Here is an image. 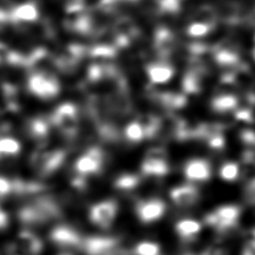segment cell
<instances>
[{"instance_id":"21","label":"cell","mask_w":255,"mask_h":255,"mask_svg":"<svg viewBox=\"0 0 255 255\" xmlns=\"http://www.w3.org/2000/svg\"><path fill=\"white\" fill-rule=\"evenodd\" d=\"M236 101L231 97L219 98L213 103V108L217 112H227L235 107Z\"/></svg>"},{"instance_id":"17","label":"cell","mask_w":255,"mask_h":255,"mask_svg":"<svg viewBox=\"0 0 255 255\" xmlns=\"http://www.w3.org/2000/svg\"><path fill=\"white\" fill-rule=\"evenodd\" d=\"M139 177L131 173H124L118 176L115 180V186L120 190H130L137 186Z\"/></svg>"},{"instance_id":"10","label":"cell","mask_w":255,"mask_h":255,"mask_svg":"<svg viewBox=\"0 0 255 255\" xmlns=\"http://www.w3.org/2000/svg\"><path fill=\"white\" fill-rule=\"evenodd\" d=\"M184 174L191 181L203 182L210 178V163L202 158H194L188 160L184 166Z\"/></svg>"},{"instance_id":"20","label":"cell","mask_w":255,"mask_h":255,"mask_svg":"<svg viewBox=\"0 0 255 255\" xmlns=\"http://www.w3.org/2000/svg\"><path fill=\"white\" fill-rule=\"evenodd\" d=\"M134 255H158L159 246L154 242L143 241L138 243L133 249Z\"/></svg>"},{"instance_id":"22","label":"cell","mask_w":255,"mask_h":255,"mask_svg":"<svg viewBox=\"0 0 255 255\" xmlns=\"http://www.w3.org/2000/svg\"><path fill=\"white\" fill-rule=\"evenodd\" d=\"M205 141H206L207 145L212 150H215V151H220L225 146V138H224L222 133H218V134L212 135L208 139H206Z\"/></svg>"},{"instance_id":"19","label":"cell","mask_w":255,"mask_h":255,"mask_svg":"<svg viewBox=\"0 0 255 255\" xmlns=\"http://www.w3.org/2000/svg\"><path fill=\"white\" fill-rule=\"evenodd\" d=\"M240 168L236 162L229 161L222 164L219 170V175L223 180L233 181L239 177Z\"/></svg>"},{"instance_id":"2","label":"cell","mask_w":255,"mask_h":255,"mask_svg":"<svg viewBox=\"0 0 255 255\" xmlns=\"http://www.w3.org/2000/svg\"><path fill=\"white\" fill-rule=\"evenodd\" d=\"M65 151L61 149L37 150L31 156V165L41 176H48L55 172L64 162Z\"/></svg>"},{"instance_id":"24","label":"cell","mask_w":255,"mask_h":255,"mask_svg":"<svg viewBox=\"0 0 255 255\" xmlns=\"http://www.w3.org/2000/svg\"><path fill=\"white\" fill-rule=\"evenodd\" d=\"M12 192H13L12 180L6 177L0 176V201Z\"/></svg>"},{"instance_id":"11","label":"cell","mask_w":255,"mask_h":255,"mask_svg":"<svg viewBox=\"0 0 255 255\" xmlns=\"http://www.w3.org/2000/svg\"><path fill=\"white\" fill-rule=\"evenodd\" d=\"M40 238L30 230H22L17 236V247L28 255H37L42 250Z\"/></svg>"},{"instance_id":"12","label":"cell","mask_w":255,"mask_h":255,"mask_svg":"<svg viewBox=\"0 0 255 255\" xmlns=\"http://www.w3.org/2000/svg\"><path fill=\"white\" fill-rule=\"evenodd\" d=\"M166 160L144 157L141 163V171L147 176H163L168 172Z\"/></svg>"},{"instance_id":"14","label":"cell","mask_w":255,"mask_h":255,"mask_svg":"<svg viewBox=\"0 0 255 255\" xmlns=\"http://www.w3.org/2000/svg\"><path fill=\"white\" fill-rule=\"evenodd\" d=\"M18 217L20 221L27 226H39L45 223L43 218L37 212V210L32 206V204H27L19 210Z\"/></svg>"},{"instance_id":"28","label":"cell","mask_w":255,"mask_h":255,"mask_svg":"<svg viewBox=\"0 0 255 255\" xmlns=\"http://www.w3.org/2000/svg\"><path fill=\"white\" fill-rule=\"evenodd\" d=\"M9 222V218L7 213L0 208V229H4L7 227Z\"/></svg>"},{"instance_id":"3","label":"cell","mask_w":255,"mask_h":255,"mask_svg":"<svg viewBox=\"0 0 255 255\" xmlns=\"http://www.w3.org/2000/svg\"><path fill=\"white\" fill-rule=\"evenodd\" d=\"M81 247L87 255H129L120 246L119 241L112 237H89L83 239Z\"/></svg>"},{"instance_id":"16","label":"cell","mask_w":255,"mask_h":255,"mask_svg":"<svg viewBox=\"0 0 255 255\" xmlns=\"http://www.w3.org/2000/svg\"><path fill=\"white\" fill-rule=\"evenodd\" d=\"M21 149L20 142L11 136L0 138V159L3 157L13 156L18 154Z\"/></svg>"},{"instance_id":"29","label":"cell","mask_w":255,"mask_h":255,"mask_svg":"<svg viewBox=\"0 0 255 255\" xmlns=\"http://www.w3.org/2000/svg\"><path fill=\"white\" fill-rule=\"evenodd\" d=\"M246 245L252 247L253 249H255V228L252 229L248 235H247V242Z\"/></svg>"},{"instance_id":"23","label":"cell","mask_w":255,"mask_h":255,"mask_svg":"<svg viewBox=\"0 0 255 255\" xmlns=\"http://www.w3.org/2000/svg\"><path fill=\"white\" fill-rule=\"evenodd\" d=\"M239 138L244 145L248 148L255 149V131L252 129H243L240 134Z\"/></svg>"},{"instance_id":"7","label":"cell","mask_w":255,"mask_h":255,"mask_svg":"<svg viewBox=\"0 0 255 255\" xmlns=\"http://www.w3.org/2000/svg\"><path fill=\"white\" fill-rule=\"evenodd\" d=\"M165 211V204L157 198L139 201L136 205V214L144 223H150L159 219Z\"/></svg>"},{"instance_id":"15","label":"cell","mask_w":255,"mask_h":255,"mask_svg":"<svg viewBox=\"0 0 255 255\" xmlns=\"http://www.w3.org/2000/svg\"><path fill=\"white\" fill-rule=\"evenodd\" d=\"M28 134L38 142H43L49 134V126L43 120H34L28 125Z\"/></svg>"},{"instance_id":"13","label":"cell","mask_w":255,"mask_h":255,"mask_svg":"<svg viewBox=\"0 0 255 255\" xmlns=\"http://www.w3.org/2000/svg\"><path fill=\"white\" fill-rule=\"evenodd\" d=\"M201 224L193 219H182L175 225L177 234L184 240H190L200 231Z\"/></svg>"},{"instance_id":"31","label":"cell","mask_w":255,"mask_h":255,"mask_svg":"<svg viewBox=\"0 0 255 255\" xmlns=\"http://www.w3.org/2000/svg\"><path fill=\"white\" fill-rule=\"evenodd\" d=\"M62 255H68V254H62Z\"/></svg>"},{"instance_id":"30","label":"cell","mask_w":255,"mask_h":255,"mask_svg":"<svg viewBox=\"0 0 255 255\" xmlns=\"http://www.w3.org/2000/svg\"><path fill=\"white\" fill-rule=\"evenodd\" d=\"M241 255H255V249H253L248 245H245L244 248L242 249Z\"/></svg>"},{"instance_id":"9","label":"cell","mask_w":255,"mask_h":255,"mask_svg":"<svg viewBox=\"0 0 255 255\" xmlns=\"http://www.w3.org/2000/svg\"><path fill=\"white\" fill-rule=\"evenodd\" d=\"M170 198L176 206L188 208L198 202L199 191L193 185L184 184L173 188L170 191Z\"/></svg>"},{"instance_id":"27","label":"cell","mask_w":255,"mask_h":255,"mask_svg":"<svg viewBox=\"0 0 255 255\" xmlns=\"http://www.w3.org/2000/svg\"><path fill=\"white\" fill-rule=\"evenodd\" d=\"M244 200L248 205L255 206V190L251 191H245Z\"/></svg>"},{"instance_id":"25","label":"cell","mask_w":255,"mask_h":255,"mask_svg":"<svg viewBox=\"0 0 255 255\" xmlns=\"http://www.w3.org/2000/svg\"><path fill=\"white\" fill-rule=\"evenodd\" d=\"M145 157L166 160V151L162 147H152L147 150Z\"/></svg>"},{"instance_id":"1","label":"cell","mask_w":255,"mask_h":255,"mask_svg":"<svg viewBox=\"0 0 255 255\" xmlns=\"http://www.w3.org/2000/svg\"><path fill=\"white\" fill-rule=\"evenodd\" d=\"M240 213L238 205H223L206 214L204 223L213 227L220 237H227L236 230Z\"/></svg>"},{"instance_id":"26","label":"cell","mask_w":255,"mask_h":255,"mask_svg":"<svg viewBox=\"0 0 255 255\" xmlns=\"http://www.w3.org/2000/svg\"><path fill=\"white\" fill-rule=\"evenodd\" d=\"M201 255H229V252L226 248L221 246H213L209 249H207L204 253Z\"/></svg>"},{"instance_id":"4","label":"cell","mask_w":255,"mask_h":255,"mask_svg":"<svg viewBox=\"0 0 255 255\" xmlns=\"http://www.w3.org/2000/svg\"><path fill=\"white\" fill-rule=\"evenodd\" d=\"M104 163V152L99 147H90L75 162L77 174L87 177L101 171Z\"/></svg>"},{"instance_id":"6","label":"cell","mask_w":255,"mask_h":255,"mask_svg":"<svg viewBox=\"0 0 255 255\" xmlns=\"http://www.w3.org/2000/svg\"><path fill=\"white\" fill-rule=\"evenodd\" d=\"M54 123L66 137H74L78 130V120L73 108L65 106L58 110L54 117Z\"/></svg>"},{"instance_id":"8","label":"cell","mask_w":255,"mask_h":255,"mask_svg":"<svg viewBox=\"0 0 255 255\" xmlns=\"http://www.w3.org/2000/svg\"><path fill=\"white\" fill-rule=\"evenodd\" d=\"M51 240L63 248L81 247L83 239L80 234L72 227L61 225L55 227L50 234Z\"/></svg>"},{"instance_id":"18","label":"cell","mask_w":255,"mask_h":255,"mask_svg":"<svg viewBox=\"0 0 255 255\" xmlns=\"http://www.w3.org/2000/svg\"><path fill=\"white\" fill-rule=\"evenodd\" d=\"M126 138L130 142H139L145 138V134L140 123H131L125 129Z\"/></svg>"},{"instance_id":"5","label":"cell","mask_w":255,"mask_h":255,"mask_svg":"<svg viewBox=\"0 0 255 255\" xmlns=\"http://www.w3.org/2000/svg\"><path fill=\"white\" fill-rule=\"evenodd\" d=\"M117 212L118 205L114 200H104L91 207L90 219L97 226L107 229L113 224Z\"/></svg>"}]
</instances>
